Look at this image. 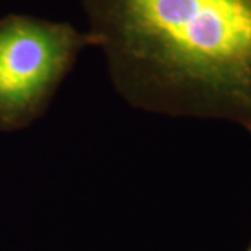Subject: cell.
I'll list each match as a JSON object with an SVG mask.
<instances>
[{
  "label": "cell",
  "instance_id": "cell-1",
  "mask_svg": "<svg viewBox=\"0 0 251 251\" xmlns=\"http://www.w3.org/2000/svg\"><path fill=\"white\" fill-rule=\"evenodd\" d=\"M91 46L135 109L251 134V0H80Z\"/></svg>",
  "mask_w": 251,
  "mask_h": 251
},
{
  "label": "cell",
  "instance_id": "cell-2",
  "mask_svg": "<svg viewBox=\"0 0 251 251\" xmlns=\"http://www.w3.org/2000/svg\"><path fill=\"white\" fill-rule=\"evenodd\" d=\"M88 46L87 32L70 23L0 18V131L27 128L42 116Z\"/></svg>",
  "mask_w": 251,
  "mask_h": 251
},
{
  "label": "cell",
  "instance_id": "cell-3",
  "mask_svg": "<svg viewBox=\"0 0 251 251\" xmlns=\"http://www.w3.org/2000/svg\"><path fill=\"white\" fill-rule=\"evenodd\" d=\"M247 251H251V246H250V247H249V250H247Z\"/></svg>",
  "mask_w": 251,
  "mask_h": 251
}]
</instances>
